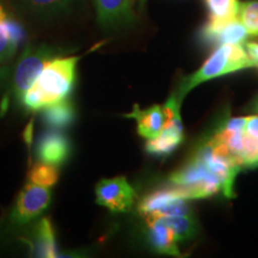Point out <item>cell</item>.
Wrapping results in <instances>:
<instances>
[{
	"label": "cell",
	"instance_id": "obj_22",
	"mask_svg": "<svg viewBox=\"0 0 258 258\" xmlns=\"http://www.w3.org/2000/svg\"><path fill=\"white\" fill-rule=\"evenodd\" d=\"M240 161L241 167H245V169H253V167L258 166V140L247 134L245 129Z\"/></svg>",
	"mask_w": 258,
	"mask_h": 258
},
{
	"label": "cell",
	"instance_id": "obj_24",
	"mask_svg": "<svg viewBox=\"0 0 258 258\" xmlns=\"http://www.w3.org/2000/svg\"><path fill=\"white\" fill-rule=\"evenodd\" d=\"M244 47H245V49H246L247 54H249L250 59L252 60L253 66L258 69V41L246 42V43L244 44Z\"/></svg>",
	"mask_w": 258,
	"mask_h": 258
},
{
	"label": "cell",
	"instance_id": "obj_21",
	"mask_svg": "<svg viewBox=\"0 0 258 258\" xmlns=\"http://www.w3.org/2000/svg\"><path fill=\"white\" fill-rule=\"evenodd\" d=\"M238 18L246 28L250 36L258 37V0L240 3Z\"/></svg>",
	"mask_w": 258,
	"mask_h": 258
},
{
	"label": "cell",
	"instance_id": "obj_11",
	"mask_svg": "<svg viewBox=\"0 0 258 258\" xmlns=\"http://www.w3.org/2000/svg\"><path fill=\"white\" fill-rule=\"evenodd\" d=\"M72 145L70 139L59 129L48 128L38 138L36 144V154L40 161L51 164V165H62L71 156Z\"/></svg>",
	"mask_w": 258,
	"mask_h": 258
},
{
	"label": "cell",
	"instance_id": "obj_15",
	"mask_svg": "<svg viewBox=\"0 0 258 258\" xmlns=\"http://www.w3.org/2000/svg\"><path fill=\"white\" fill-rule=\"evenodd\" d=\"M183 123H165L159 135L146 143V151L151 156L166 157L183 141Z\"/></svg>",
	"mask_w": 258,
	"mask_h": 258
},
{
	"label": "cell",
	"instance_id": "obj_18",
	"mask_svg": "<svg viewBox=\"0 0 258 258\" xmlns=\"http://www.w3.org/2000/svg\"><path fill=\"white\" fill-rule=\"evenodd\" d=\"M170 227L175 232L177 240L186 241L192 239L199 233V224L192 214L175 215V217H164Z\"/></svg>",
	"mask_w": 258,
	"mask_h": 258
},
{
	"label": "cell",
	"instance_id": "obj_13",
	"mask_svg": "<svg viewBox=\"0 0 258 258\" xmlns=\"http://www.w3.org/2000/svg\"><path fill=\"white\" fill-rule=\"evenodd\" d=\"M24 40V30L0 3V66L15 56L18 46Z\"/></svg>",
	"mask_w": 258,
	"mask_h": 258
},
{
	"label": "cell",
	"instance_id": "obj_4",
	"mask_svg": "<svg viewBox=\"0 0 258 258\" xmlns=\"http://www.w3.org/2000/svg\"><path fill=\"white\" fill-rule=\"evenodd\" d=\"M170 183L186 190L190 200L207 199L222 192L219 178L205 163L192 156L184 166L170 176Z\"/></svg>",
	"mask_w": 258,
	"mask_h": 258
},
{
	"label": "cell",
	"instance_id": "obj_6",
	"mask_svg": "<svg viewBox=\"0 0 258 258\" xmlns=\"http://www.w3.org/2000/svg\"><path fill=\"white\" fill-rule=\"evenodd\" d=\"M82 0H12L16 10L29 19L50 23L76 12Z\"/></svg>",
	"mask_w": 258,
	"mask_h": 258
},
{
	"label": "cell",
	"instance_id": "obj_7",
	"mask_svg": "<svg viewBox=\"0 0 258 258\" xmlns=\"http://www.w3.org/2000/svg\"><path fill=\"white\" fill-rule=\"evenodd\" d=\"M135 190L125 177L99 180L96 185V202L115 213L129 212L133 207Z\"/></svg>",
	"mask_w": 258,
	"mask_h": 258
},
{
	"label": "cell",
	"instance_id": "obj_10",
	"mask_svg": "<svg viewBox=\"0 0 258 258\" xmlns=\"http://www.w3.org/2000/svg\"><path fill=\"white\" fill-rule=\"evenodd\" d=\"M97 21L103 29H121L134 23L133 0H95Z\"/></svg>",
	"mask_w": 258,
	"mask_h": 258
},
{
	"label": "cell",
	"instance_id": "obj_19",
	"mask_svg": "<svg viewBox=\"0 0 258 258\" xmlns=\"http://www.w3.org/2000/svg\"><path fill=\"white\" fill-rule=\"evenodd\" d=\"M212 21H228L237 18L239 12V0H205Z\"/></svg>",
	"mask_w": 258,
	"mask_h": 258
},
{
	"label": "cell",
	"instance_id": "obj_12",
	"mask_svg": "<svg viewBox=\"0 0 258 258\" xmlns=\"http://www.w3.org/2000/svg\"><path fill=\"white\" fill-rule=\"evenodd\" d=\"M144 219L147 222V239L152 249L159 253L180 257L178 240H177L175 232L164 217L151 215Z\"/></svg>",
	"mask_w": 258,
	"mask_h": 258
},
{
	"label": "cell",
	"instance_id": "obj_17",
	"mask_svg": "<svg viewBox=\"0 0 258 258\" xmlns=\"http://www.w3.org/2000/svg\"><path fill=\"white\" fill-rule=\"evenodd\" d=\"M74 120H76V108L69 98L46 106L42 114V121L47 124L48 128L59 129V131L69 128Z\"/></svg>",
	"mask_w": 258,
	"mask_h": 258
},
{
	"label": "cell",
	"instance_id": "obj_20",
	"mask_svg": "<svg viewBox=\"0 0 258 258\" xmlns=\"http://www.w3.org/2000/svg\"><path fill=\"white\" fill-rule=\"evenodd\" d=\"M29 180L34 184L50 188V186L55 185L59 180V171L55 165L41 161L30 170Z\"/></svg>",
	"mask_w": 258,
	"mask_h": 258
},
{
	"label": "cell",
	"instance_id": "obj_16",
	"mask_svg": "<svg viewBox=\"0 0 258 258\" xmlns=\"http://www.w3.org/2000/svg\"><path fill=\"white\" fill-rule=\"evenodd\" d=\"M32 256L36 257H57L55 232L48 218H43L35 226L30 240Z\"/></svg>",
	"mask_w": 258,
	"mask_h": 258
},
{
	"label": "cell",
	"instance_id": "obj_14",
	"mask_svg": "<svg viewBox=\"0 0 258 258\" xmlns=\"http://www.w3.org/2000/svg\"><path fill=\"white\" fill-rule=\"evenodd\" d=\"M124 117L134 118L138 124V133L147 140L159 135L165 124V112L163 105H152L147 109H140L135 104L133 110L124 114Z\"/></svg>",
	"mask_w": 258,
	"mask_h": 258
},
{
	"label": "cell",
	"instance_id": "obj_25",
	"mask_svg": "<svg viewBox=\"0 0 258 258\" xmlns=\"http://www.w3.org/2000/svg\"><path fill=\"white\" fill-rule=\"evenodd\" d=\"M253 106H256V105H258V96H257V98L256 99H254V101H253V104H252Z\"/></svg>",
	"mask_w": 258,
	"mask_h": 258
},
{
	"label": "cell",
	"instance_id": "obj_2",
	"mask_svg": "<svg viewBox=\"0 0 258 258\" xmlns=\"http://www.w3.org/2000/svg\"><path fill=\"white\" fill-rule=\"evenodd\" d=\"M252 67V60L243 44H221L195 73L182 79L176 95L183 101L192 89L205 82Z\"/></svg>",
	"mask_w": 258,
	"mask_h": 258
},
{
	"label": "cell",
	"instance_id": "obj_5",
	"mask_svg": "<svg viewBox=\"0 0 258 258\" xmlns=\"http://www.w3.org/2000/svg\"><path fill=\"white\" fill-rule=\"evenodd\" d=\"M188 200V192L182 186L172 184L160 188L145 196L139 205V213L143 217L159 215V217H175V215L192 214Z\"/></svg>",
	"mask_w": 258,
	"mask_h": 258
},
{
	"label": "cell",
	"instance_id": "obj_23",
	"mask_svg": "<svg viewBox=\"0 0 258 258\" xmlns=\"http://www.w3.org/2000/svg\"><path fill=\"white\" fill-rule=\"evenodd\" d=\"M245 132L258 140V115L247 116L246 123H245Z\"/></svg>",
	"mask_w": 258,
	"mask_h": 258
},
{
	"label": "cell",
	"instance_id": "obj_1",
	"mask_svg": "<svg viewBox=\"0 0 258 258\" xmlns=\"http://www.w3.org/2000/svg\"><path fill=\"white\" fill-rule=\"evenodd\" d=\"M80 56H56L44 67L21 103L29 111L43 110L48 105L67 98L74 88Z\"/></svg>",
	"mask_w": 258,
	"mask_h": 258
},
{
	"label": "cell",
	"instance_id": "obj_9",
	"mask_svg": "<svg viewBox=\"0 0 258 258\" xmlns=\"http://www.w3.org/2000/svg\"><path fill=\"white\" fill-rule=\"evenodd\" d=\"M249 32L239 18L228 21H209L201 29V40L205 43L215 44H244L247 42Z\"/></svg>",
	"mask_w": 258,
	"mask_h": 258
},
{
	"label": "cell",
	"instance_id": "obj_8",
	"mask_svg": "<svg viewBox=\"0 0 258 258\" xmlns=\"http://www.w3.org/2000/svg\"><path fill=\"white\" fill-rule=\"evenodd\" d=\"M51 192L46 186L34 183L27 184L19 194L17 203L11 213V221L22 226L40 217L49 207Z\"/></svg>",
	"mask_w": 258,
	"mask_h": 258
},
{
	"label": "cell",
	"instance_id": "obj_3",
	"mask_svg": "<svg viewBox=\"0 0 258 258\" xmlns=\"http://www.w3.org/2000/svg\"><path fill=\"white\" fill-rule=\"evenodd\" d=\"M62 50L47 44H29L25 47L10 78V91L18 102L37 79L44 67L54 57L62 55Z\"/></svg>",
	"mask_w": 258,
	"mask_h": 258
},
{
	"label": "cell",
	"instance_id": "obj_26",
	"mask_svg": "<svg viewBox=\"0 0 258 258\" xmlns=\"http://www.w3.org/2000/svg\"><path fill=\"white\" fill-rule=\"evenodd\" d=\"M257 41H258V40H257Z\"/></svg>",
	"mask_w": 258,
	"mask_h": 258
}]
</instances>
